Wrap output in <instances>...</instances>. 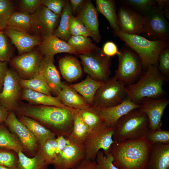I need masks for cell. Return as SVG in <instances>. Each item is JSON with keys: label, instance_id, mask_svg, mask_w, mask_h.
I'll return each mask as SVG.
<instances>
[{"label": "cell", "instance_id": "obj_41", "mask_svg": "<svg viewBox=\"0 0 169 169\" xmlns=\"http://www.w3.org/2000/svg\"><path fill=\"white\" fill-rule=\"evenodd\" d=\"M151 145L160 143L169 144V131L161 128L154 131H148L145 137Z\"/></svg>", "mask_w": 169, "mask_h": 169}, {"label": "cell", "instance_id": "obj_1", "mask_svg": "<svg viewBox=\"0 0 169 169\" xmlns=\"http://www.w3.org/2000/svg\"><path fill=\"white\" fill-rule=\"evenodd\" d=\"M79 110L67 106L20 103L13 112L18 115H24L35 120L56 136L67 138L72 130L74 119Z\"/></svg>", "mask_w": 169, "mask_h": 169}, {"label": "cell", "instance_id": "obj_15", "mask_svg": "<svg viewBox=\"0 0 169 169\" xmlns=\"http://www.w3.org/2000/svg\"><path fill=\"white\" fill-rule=\"evenodd\" d=\"M120 30L131 34L140 35L142 33L144 27L143 16L132 8L123 5L117 10Z\"/></svg>", "mask_w": 169, "mask_h": 169}, {"label": "cell", "instance_id": "obj_54", "mask_svg": "<svg viewBox=\"0 0 169 169\" xmlns=\"http://www.w3.org/2000/svg\"><path fill=\"white\" fill-rule=\"evenodd\" d=\"M72 15L70 17L69 20V32L72 36L82 35L81 33L77 28L72 18Z\"/></svg>", "mask_w": 169, "mask_h": 169}, {"label": "cell", "instance_id": "obj_57", "mask_svg": "<svg viewBox=\"0 0 169 169\" xmlns=\"http://www.w3.org/2000/svg\"><path fill=\"white\" fill-rule=\"evenodd\" d=\"M0 169H18L11 168L6 166L0 165Z\"/></svg>", "mask_w": 169, "mask_h": 169}, {"label": "cell", "instance_id": "obj_32", "mask_svg": "<svg viewBox=\"0 0 169 169\" xmlns=\"http://www.w3.org/2000/svg\"><path fill=\"white\" fill-rule=\"evenodd\" d=\"M5 29H13L30 34L32 32L30 14L21 11L14 12L9 20Z\"/></svg>", "mask_w": 169, "mask_h": 169}, {"label": "cell", "instance_id": "obj_17", "mask_svg": "<svg viewBox=\"0 0 169 169\" xmlns=\"http://www.w3.org/2000/svg\"><path fill=\"white\" fill-rule=\"evenodd\" d=\"M85 157L83 146H77L68 141L63 150L56 155L52 165L54 169H72Z\"/></svg>", "mask_w": 169, "mask_h": 169}, {"label": "cell", "instance_id": "obj_14", "mask_svg": "<svg viewBox=\"0 0 169 169\" xmlns=\"http://www.w3.org/2000/svg\"><path fill=\"white\" fill-rule=\"evenodd\" d=\"M43 56L38 50H35L18 55L9 62L20 78L29 79L38 73Z\"/></svg>", "mask_w": 169, "mask_h": 169}, {"label": "cell", "instance_id": "obj_40", "mask_svg": "<svg viewBox=\"0 0 169 169\" xmlns=\"http://www.w3.org/2000/svg\"><path fill=\"white\" fill-rule=\"evenodd\" d=\"M18 153L8 149L0 148V165L18 169Z\"/></svg>", "mask_w": 169, "mask_h": 169}, {"label": "cell", "instance_id": "obj_26", "mask_svg": "<svg viewBox=\"0 0 169 169\" xmlns=\"http://www.w3.org/2000/svg\"><path fill=\"white\" fill-rule=\"evenodd\" d=\"M21 99L29 104L65 107L58 96H53L29 89H23Z\"/></svg>", "mask_w": 169, "mask_h": 169}, {"label": "cell", "instance_id": "obj_50", "mask_svg": "<svg viewBox=\"0 0 169 169\" xmlns=\"http://www.w3.org/2000/svg\"><path fill=\"white\" fill-rule=\"evenodd\" d=\"M72 18L78 30L82 36L90 37V34L87 30L82 22L76 17L72 15Z\"/></svg>", "mask_w": 169, "mask_h": 169}, {"label": "cell", "instance_id": "obj_12", "mask_svg": "<svg viewBox=\"0 0 169 169\" xmlns=\"http://www.w3.org/2000/svg\"><path fill=\"white\" fill-rule=\"evenodd\" d=\"M19 78L14 70L8 69L0 92V104L9 112H14L20 103L23 89L19 83Z\"/></svg>", "mask_w": 169, "mask_h": 169}, {"label": "cell", "instance_id": "obj_38", "mask_svg": "<svg viewBox=\"0 0 169 169\" xmlns=\"http://www.w3.org/2000/svg\"><path fill=\"white\" fill-rule=\"evenodd\" d=\"M121 5L128 6L134 9L143 16L156 4V0H120Z\"/></svg>", "mask_w": 169, "mask_h": 169}, {"label": "cell", "instance_id": "obj_22", "mask_svg": "<svg viewBox=\"0 0 169 169\" xmlns=\"http://www.w3.org/2000/svg\"><path fill=\"white\" fill-rule=\"evenodd\" d=\"M6 35L10 39L17 48L18 55L30 51L35 46H38L41 38L11 29H5Z\"/></svg>", "mask_w": 169, "mask_h": 169}, {"label": "cell", "instance_id": "obj_34", "mask_svg": "<svg viewBox=\"0 0 169 169\" xmlns=\"http://www.w3.org/2000/svg\"><path fill=\"white\" fill-rule=\"evenodd\" d=\"M0 148L13 151L17 153L23 151L19 140L13 133L3 125L0 124Z\"/></svg>", "mask_w": 169, "mask_h": 169}, {"label": "cell", "instance_id": "obj_8", "mask_svg": "<svg viewBox=\"0 0 169 169\" xmlns=\"http://www.w3.org/2000/svg\"><path fill=\"white\" fill-rule=\"evenodd\" d=\"M115 127L107 126L104 123L90 130L83 145L85 157L95 161L98 152L102 150L107 152L112 144Z\"/></svg>", "mask_w": 169, "mask_h": 169}, {"label": "cell", "instance_id": "obj_56", "mask_svg": "<svg viewBox=\"0 0 169 169\" xmlns=\"http://www.w3.org/2000/svg\"><path fill=\"white\" fill-rule=\"evenodd\" d=\"M9 113L7 110L0 104V124L5 121Z\"/></svg>", "mask_w": 169, "mask_h": 169}, {"label": "cell", "instance_id": "obj_21", "mask_svg": "<svg viewBox=\"0 0 169 169\" xmlns=\"http://www.w3.org/2000/svg\"><path fill=\"white\" fill-rule=\"evenodd\" d=\"M38 50L43 56H47L54 59V56L59 53H66L77 54L74 49L67 42L52 34L41 38Z\"/></svg>", "mask_w": 169, "mask_h": 169}, {"label": "cell", "instance_id": "obj_35", "mask_svg": "<svg viewBox=\"0 0 169 169\" xmlns=\"http://www.w3.org/2000/svg\"><path fill=\"white\" fill-rule=\"evenodd\" d=\"M73 15L71 4L69 1H68L61 14L59 24L53 34L67 42L72 36L69 30V23L70 17Z\"/></svg>", "mask_w": 169, "mask_h": 169}, {"label": "cell", "instance_id": "obj_51", "mask_svg": "<svg viewBox=\"0 0 169 169\" xmlns=\"http://www.w3.org/2000/svg\"><path fill=\"white\" fill-rule=\"evenodd\" d=\"M95 161L84 159L78 165L72 169H96Z\"/></svg>", "mask_w": 169, "mask_h": 169}, {"label": "cell", "instance_id": "obj_39", "mask_svg": "<svg viewBox=\"0 0 169 169\" xmlns=\"http://www.w3.org/2000/svg\"><path fill=\"white\" fill-rule=\"evenodd\" d=\"M14 6L10 0H0V31L5 29L8 22L14 12Z\"/></svg>", "mask_w": 169, "mask_h": 169}, {"label": "cell", "instance_id": "obj_18", "mask_svg": "<svg viewBox=\"0 0 169 169\" xmlns=\"http://www.w3.org/2000/svg\"><path fill=\"white\" fill-rule=\"evenodd\" d=\"M76 16L83 23L93 40L99 43L101 36L99 30L98 12L90 0H86L78 9Z\"/></svg>", "mask_w": 169, "mask_h": 169}, {"label": "cell", "instance_id": "obj_2", "mask_svg": "<svg viewBox=\"0 0 169 169\" xmlns=\"http://www.w3.org/2000/svg\"><path fill=\"white\" fill-rule=\"evenodd\" d=\"M151 147L143 137L115 141L106 153L111 155L114 164L119 169H147Z\"/></svg>", "mask_w": 169, "mask_h": 169}, {"label": "cell", "instance_id": "obj_42", "mask_svg": "<svg viewBox=\"0 0 169 169\" xmlns=\"http://www.w3.org/2000/svg\"><path fill=\"white\" fill-rule=\"evenodd\" d=\"M57 146L54 138L47 140L39 146L45 159L50 165L52 164L56 155Z\"/></svg>", "mask_w": 169, "mask_h": 169}, {"label": "cell", "instance_id": "obj_49", "mask_svg": "<svg viewBox=\"0 0 169 169\" xmlns=\"http://www.w3.org/2000/svg\"><path fill=\"white\" fill-rule=\"evenodd\" d=\"M156 5L166 18L169 19V1L156 0Z\"/></svg>", "mask_w": 169, "mask_h": 169}, {"label": "cell", "instance_id": "obj_28", "mask_svg": "<svg viewBox=\"0 0 169 169\" xmlns=\"http://www.w3.org/2000/svg\"><path fill=\"white\" fill-rule=\"evenodd\" d=\"M103 83L94 79L87 75L84 79L70 86L91 106L97 90Z\"/></svg>", "mask_w": 169, "mask_h": 169}, {"label": "cell", "instance_id": "obj_43", "mask_svg": "<svg viewBox=\"0 0 169 169\" xmlns=\"http://www.w3.org/2000/svg\"><path fill=\"white\" fill-rule=\"evenodd\" d=\"M96 169H119L113 164V159L108 153L99 151L96 158Z\"/></svg>", "mask_w": 169, "mask_h": 169}, {"label": "cell", "instance_id": "obj_23", "mask_svg": "<svg viewBox=\"0 0 169 169\" xmlns=\"http://www.w3.org/2000/svg\"><path fill=\"white\" fill-rule=\"evenodd\" d=\"M147 169H169V144L151 145Z\"/></svg>", "mask_w": 169, "mask_h": 169}, {"label": "cell", "instance_id": "obj_53", "mask_svg": "<svg viewBox=\"0 0 169 169\" xmlns=\"http://www.w3.org/2000/svg\"><path fill=\"white\" fill-rule=\"evenodd\" d=\"M8 69V62L0 61V89L3 85Z\"/></svg>", "mask_w": 169, "mask_h": 169}, {"label": "cell", "instance_id": "obj_47", "mask_svg": "<svg viewBox=\"0 0 169 169\" xmlns=\"http://www.w3.org/2000/svg\"><path fill=\"white\" fill-rule=\"evenodd\" d=\"M41 0H22L19 2L21 12L33 13L41 5Z\"/></svg>", "mask_w": 169, "mask_h": 169}, {"label": "cell", "instance_id": "obj_20", "mask_svg": "<svg viewBox=\"0 0 169 169\" xmlns=\"http://www.w3.org/2000/svg\"><path fill=\"white\" fill-rule=\"evenodd\" d=\"M54 59L43 56L38 73L44 78L52 90L53 94L58 96L63 84L59 73L54 63Z\"/></svg>", "mask_w": 169, "mask_h": 169}, {"label": "cell", "instance_id": "obj_52", "mask_svg": "<svg viewBox=\"0 0 169 169\" xmlns=\"http://www.w3.org/2000/svg\"><path fill=\"white\" fill-rule=\"evenodd\" d=\"M56 138L57 142L56 155L59 153L64 148L68 143L67 138L62 136H57Z\"/></svg>", "mask_w": 169, "mask_h": 169}, {"label": "cell", "instance_id": "obj_6", "mask_svg": "<svg viewBox=\"0 0 169 169\" xmlns=\"http://www.w3.org/2000/svg\"><path fill=\"white\" fill-rule=\"evenodd\" d=\"M127 98L126 87L114 76L104 82L97 90L92 106L97 109L112 107Z\"/></svg>", "mask_w": 169, "mask_h": 169}, {"label": "cell", "instance_id": "obj_36", "mask_svg": "<svg viewBox=\"0 0 169 169\" xmlns=\"http://www.w3.org/2000/svg\"><path fill=\"white\" fill-rule=\"evenodd\" d=\"M67 42L79 54H89L99 48L90 38L82 35L72 36Z\"/></svg>", "mask_w": 169, "mask_h": 169}, {"label": "cell", "instance_id": "obj_3", "mask_svg": "<svg viewBox=\"0 0 169 169\" xmlns=\"http://www.w3.org/2000/svg\"><path fill=\"white\" fill-rule=\"evenodd\" d=\"M166 78L158 66H149L136 82L126 87L127 98L138 104L146 99L159 98L164 93Z\"/></svg>", "mask_w": 169, "mask_h": 169}, {"label": "cell", "instance_id": "obj_7", "mask_svg": "<svg viewBox=\"0 0 169 169\" xmlns=\"http://www.w3.org/2000/svg\"><path fill=\"white\" fill-rule=\"evenodd\" d=\"M118 68L114 76L125 85H129L141 74L143 68L136 53L127 46L123 47L117 55Z\"/></svg>", "mask_w": 169, "mask_h": 169}, {"label": "cell", "instance_id": "obj_37", "mask_svg": "<svg viewBox=\"0 0 169 169\" xmlns=\"http://www.w3.org/2000/svg\"><path fill=\"white\" fill-rule=\"evenodd\" d=\"M79 113L90 130L104 123L98 109L92 106L79 110Z\"/></svg>", "mask_w": 169, "mask_h": 169}, {"label": "cell", "instance_id": "obj_25", "mask_svg": "<svg viewBox=\"0 0 169 169\" xmlns=\"http://www.w3.org/2000/svg\"><path fill=\"white\" fill-rule=\"evenodd\" d=\"M58 96L64 105L71 108L80 110L90 106L70 85L65 83L63 82Z\"/></svg>", "mask_w": 169, "mask_h": 169}, {"label": "cell", "instance_id": "obj_11", "mask_svg": "<svg viewBox=\"0 0 169 169\" xmlns=\"http://www.w3.org/2000/svg\"><path fill=\"white\" fill-rule=\"evenodd\" d=\"M4 122L19 140L23 147V153L30 157L35 156L39 148V144L31 131L18 120L15 114L9 112Z\"/></svg>", "mask_w": 169, "mask_h": 169}, {"label": "cell", "instance_id": "obj_29", "mask_svg": "<svg viewBox=\"0 0 169 169\" xmlns=\"http://www.w3.org/2000/svg\"><path fill=\"white\" fill-rule=\"evenodd\" d=\"M95 4L97 11L107 20L114 32L120 30L116 1L113 0H96Z\"/></svg>", "mask_w": 169, "mask_h": 169}, {"label": "cell", "instance_id": "obj_55", "mask_svg": "<svg viewBox=\"0 0 169 169\" xmlns=\"http://www.w3.org/2000/svg\"><path fill=\"white\" fill-rule=\"evenodd\" d=\"M85 0H69L73 14L74 15L78 9L82 5Z\"/></svg>", "mask_w": 169, "mask_h": 169}, {"label": "cell", "instance_id": "obj_33", "mask_svg": "<svg viewBox=\"0 0 169 169\" xmlns=\"http://www.w3.org/2000/svg\"><path fill=\"white\" fill-rule=\"evenodd\" d=\"M19 82L22 89H29L49 95L53 94L52 90L46 81L39 73L29 79H25L19 78Z\"/></svg>", "mask_w": 169, "mask_h": 169}, {"label": "cell", "instance_id": "obj_10", "mask_svg": "<svg viewBox=\"0 0 169 169\" xmlns=\"http://www.w3.org/2000/svg\"><path fill=\"white\" fill-rule=\"evenodd\" d=\"M144 17L142 34L145 38L151 40L169 41V24L156 4Z\"/></svg>", "mask_w": 169, "mask_h": 169}, {"label": "cell", "instance_id": "obj_4", "mask_svg": "<svg viewBox=\"0 0 169 169\" xmlns=\"http://www.w3.org/2000/svg\"><path fill=\"white\" fill-rule=\"evenodd\" d=\"M114 33L136 53L146 69L151 65L158 66L160 54L169 47V41L165 40H150L140 35L128 34L120 30Z\"/></svg>", "mask_w": 169, "mask_h": 169}, {"label": "cell", "instance_id": "obj_24", "mask_svg": "<svg viewBox=\"0 0 169 169\" xmlns=\"http://www.w3.org/2000/svg\"><path fill=\"white\" fill-rule=\"evenodd\" d=\"M59 65L63 77L68 82L78 80L82 75L80 64L75 57L67 56L62 58L59 60Z\"/></svg>", "mask_w": 169, "mask_h": 169}, {"label": "cell", "instance_id": "obj_48", "mask_svg": "<svg viewBox=\"0 0 169 169\" xmlns=\"http://www.w3.org/2000/svg\"><path fill=\"white\" fill-rule=\"evenodd\" d=\"M102 50L105 55L110 58L117 55L119 53L116 44L110 41H108L104 44Z\"/></svg>", "mask_w": 169, "mask_h": 169}, {"label": "cell", "instance_id": "obj_9", "mask_svg": "<svg viewBox=\"0 0 169 169\" xmlns=\"http://www.w3.org/2000/svg\"><path fill=\"white\" fill-rule=\"evenodd\" d=\"M84 72L93 79L105 82L109 79L110 74V58L98 49L90 53L79 54Z\"/></svg>", "mask_w": 169, "mask_h": 169}, {"label": "cell", "instance_id": "obj_30", "mask_svg": "<svg viewBox=\"0 0 169 169\" xmlns=\"http://www.w3.org/2000/svg\"><path fill=\"white\" fill-rule=\"evenodd\" d=\"M90 131L82 119L79 110L74 119L72 130L66 138L69 142L74 144L83 146Z\"/></svg>", "mask_w": 169, "mask_h": 169}, {"label": "cell", "instance_id": "obj_27", "mask_svg": "<svg viewBox=\"0 0 169 169\" xmlns=\"http://www.w3.org/2000/svg\"><path fill=\"white\" fill-rule=\"evenodd\" d=\"M17 117L33 134L39 146L47 140L56 138L54 133L35 120L24 115H18Z\"/></svg>", "mask_w": 169, "mask_h": 169}, {"label": "cell", "instance_id": "obj_19", "mask_svg": "<svg viewBox=\"0 0 169 169\" xmlns=\"http://www.w3.org/2000/svg\"><path fill=\"white\" fill-rule=\"evenodd\" d=\"M139 106L140 104L127 98L118 105L97 109L105 124L108 127H113L120 118L133 110L138 109Z\"/></svg>", "mask_w": 169, "mask_h": 169}, {"label": "cell", "instance_id": "obj_13", "mask_svg": "<svg viewBox=\"0 0 169 169\" xmlns=\"http://www.w3.org/2000/svg\"><path fill=\"white\" fill-rule=\"evenodd\" d=\"M30 15L33 35L41 38L53 34L60 15L55 14L43 5Z\"/></svg>", "mask_w": 169, "mask_h": 169}, {"label": "cell", "instance_id": "obj_16", "mask_svg": "<svg viewBox=\"0 0 169 169\" xmlns=\"http://www.w3.org/2000/svg\"><path fill=\"white\" fill-rule=\"evenodd\" d=\"M169 103L168 100L162 98L146 99L140 104L138 110L146 114L148 119L149 131H154L161 128V118Z\"/></svg>", "mask_w": 169, "mask_h": 169}, {"label": "cell", "instance_id": "obj_44", "mask_svg": "<svg viewBox=\"0 0 169 169\" xmlns=\"http://www.w3.org/2000/svg\"><path fill=\"white\" fill-rule=\"evenodd\" d=\"M6 35L0 31V61L9 62L12 56L11 47Z\"/></svg>", "mask_w": 169, "mask_h": 169}, {"label": "cell", "instance_id": "obj_31", "mask_svg": "<svg viewBox=\"0 0 169 169\" xmlns=\"http://www.w3.org/2000/svg\"><path fill=\"white\" fill-rule=\"evenodd\" d=\"M18 154V169H48L50 164L45 159L40 147L35 155L32 157L27 156L22 151Z\"/></svg>", "mask_w": 169, "mask_h": 169}, {"label": "cell", "instance_id": "obj_5", "mask_svg": "<svg viewBox=\"0 0 169 169\" xmlns=\"http://www.w3.org/2000/svg\"><path fill=\"white\" fill-rule=\"evenodd\" d=\"M149 130L147 116L135 109L118 120L115 127L113 139L117 142L145 137Z\"/></svg>", "mask_w": 169, "mask_h": 169}, {"label": "cell", "instance_id": "obj_46", "mask_svg": "<svg viewBox=\"0 0 169 169\" xmlns=\"http://www.w3.org/2000/svg\"><path fill=\"white\" fill-rule=\"evenodd\" d=\"M68 1L66 0H41V4L55 14L60 15Z\"/></svg>", "mask_w": 169, "mask_h": 169}, {"label": "cell", "instance_id": "obj_45", "mask_svg": "<svg viewBox=\"0 0 169 169\" xmlns=\"http://www.w3.org/2000/svg\"><path fill=\"white\" fill-rule=\"evenodd\" d=\"M158 68L159 71L165 76L169 75V48L165 49L159 55Z\"/></svg>", "mask_w": 169, "mask_h": 169}]
</instances>
